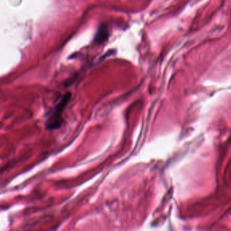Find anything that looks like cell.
<instances>
[{"label":"cell","instance_id":"cell-1","mask_svg":"<svg viewBox=\"0 0 231 231\" xmlns=\"http://www.w3.org/2000/svg\"><path fill=\"white\" fill-rule=\"evenodd\" d=\"M71 94L70 92L64 94L60 98V101L54 106V111L48 117L45 123V126L48 130H56L59 129L61 126L62 121V112L65 110L66 105H68L70 99H71Z\"/></svg>","mask_w":231,"mask_h":231},{"label":"cell","instance_id":"cell-2","mask_svg":"<svg viewBox=\"0 0 231 231\" xmlns=\"http://www.w3.org/2000/svg\"><path fill=\"white\" fill-rule=\"evenodd\" d=\"M108 37V31L107 27L105 25L99 27V29L97 31L95 37H94V42L97 44H101L104 42Z\"/></svg>","mask_w":231,"mask_h":231}]
</instances>
